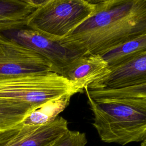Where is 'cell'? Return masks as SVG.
Listing matches in <instances>:
<instances>
[{
  "label": "cell",
  "instance_id": "cell-1",
  "mask_svg": "<svg viewBox=\"0 0 146 146\" xmlns=\"http://www.w3.org/2000/svg\"><path fill=\"white\" fill-rule=\"evenodd\" d=\"M95 2L92 15L60 40L100 55L146 33V0Z\"/></svg>",
  "mask_w": 146,
  "mask_h": 146
},
{
  "label": "cell",
  "instance_id": "cell-2",
  "mask_svg": "<svg viewBox=\"0 0 146 146\" xmlns=\"http://www.w3.org/2000/svg\"><path fill=\"white\" fill-rule=\"evenodd\" d=\"M93 115L92 125L100 140L125 145L146 137V99H93L84 90Z\"/></svg>",
  "mask_w": 146,
  "mask_h": 146
},
{
  "label": "cell",
  "instance_id": "cell-3",
  "mask_svg": "<svg viewBox=\"0 0 146 146\" xmlns=\"http://www.w3.org/2000/svg\"><path fill=\"white\" fill-rule=\"evenodd\" d=\"M95 1L43 0L26 19L27 26L52 40H60L89 18Z\"/></svg>",
  "mask_w": 146,
  "mask_h": 146
},
{
  "label": "cell",
  "instance_id": "cell-4",
  "mask_svg": "<svg viewBox=\"0 0 146 146\" xmlns=\"http://www.w3.org/2000/svg\"><path fill=\"white\" fill-rule=\"evenodd\" d=\"M81 85L50 72L0 80V98L29 104L37 108L43 104L84 90Z\"/></svg>",
  "mask_w": 146,
  "mask_h": 146
},
{
  "label": "cell",
  "instance_id": "cell-5",
  "mask_svg": "<svg viewBox=\"0 0 146 146\" xmlns=\"http://www.w3.org/2000/svg\"><path fill=\"white\" fill-rule=\"evenodd\" d=\"M0 35L43 56L52 72L62 75L74 60L86 54L85 50L61 40H52L26 25L25 19L0 23Z\"/></svg>",
  "mask_w": 146,
  "mask_h": 146
},
{
  "label": "cell",
  "instance_id": "cell-6",
  "mask_svg": "<svg viewBox=\"0 0 146 146\" xmlns=\"http://www.w3.org/2000/svg\"><path fill=\"white\" fill-rule=\"evenodd\" d=\"M52 72L42 55L0 35V80Z\"/></svg>",
  "mask_w": 146,
  "mask_h": 146
},
{
  "label": "cell",
  "instance_id": "cell-7",
  "mask_svg": "<svg viewBox=\"0 0 146 146\" xmlns=\"http://www.w3.org/2000/svg\"><path fill=\"white\" fill-rule=\"evenodd\" d=\"M68 129L67 120L59 116L42 125L21 123L0 133V146H48Z\"/></svg>",
  "mask_w": 146,
  "mask_h": 146
},
{
  "label": "cell",
  "instance_id": "cell-8",
  "mask_svg": "<svg viewBox=\"0 0 146 146\" xmlns=\"http://www.w3.org/2000/svg\"><path fill=\"white\" fill-rule=\"evenodd\" d=\"M146 83V53L111 68L110 73L88 86V89L121 88Z\"/></svg>",
  "mask_w": 146,
  "mask_h": 146
},
{
  "label": "cell",
  "instance_id": "cell-9",
  "mask_svg": "<svg viewBox=\"0 0 146 146\" xmlns=\"http://www.w3.org/2000/svg\"><path fill=\"white\" fill-rule=\"evenodd\" d=\"M110 72L108 63L101 55L86 54L71 63L61 75L84 88L100 80Z\"/></svg>",
  "mask_w": 146,
  "mask_h": 146
},
{
  "label": "cell",
  "instance_id": "cell-10",
  "mask_svg": "<svg viewBox=\"0 0 146 146\" xmlns=\"http://www.w3.org/2000/svg\"><path fill=\"white\" fill-rule=\"evenodd\" d=\"M146 53V33L100 54L110 68L125 63Z\"/></svg>",
  "mask_w": 146,
  "mask_h": 146
},
{
  "label": "cell",
  "instance_id": "cell-11",
  "mask_svg": "<svg viewBox=\"0 0 146 146\" xmlns=\"http://www.w3.org/2000/svg\"><path fill=\"white\" fill-rule=\"evenodd\" d=\"M35 109L29 104L0 98V133L22 123Z\"/></svg>",
  "mask_w": 146,
  "mask_h": 146
},
{
  "label": "cell",
  "instance_id": "cell-12",
  "mask_svg": "<svg viewBox=\"0 0 146 146\" xmlns=\"http://www.w3.org/2000/svg\"><path fill=\"white\" fill-rule=\"evenodd\" d=\"M71 96L66 95L48 102L32 111L22 122L25 125H42L52 121L69 104Z\"/></svg>",
  "mask_w": 146,
  "mask_h": 146
},
{
  "label": "cell",
  "instance_id": "cell-13",
  "mask_svg": "<svg viewBox=\"0 0 146 146\" xmlns=\"http://www.w3.org/2000/svg\"><path fill=\"white\" fill-rule=\"evenodd\" d=\"M37 7L34 0H0V23L25 20Z\"/></svg>",
  "mask_w": 146,
  "mask_h": 146
},
{
  "label": "cell",
  "instance_id": "cell-14",
  "mask_svg": "<svg viewBox=\"0 0 146 146\" xmlns=\"http://www.w3.org/2000/svg\"><path fill=\"white\" fill-rule=\"evenodd\" d=\"M107 96L111 98H136L146 99V83L121 88L108 89Z\"/></svg>",
  "mask_w": 146,
  "mask_h": 146
},
{
  "label": "cell",
  "instance_id": "cell-15",
  "mask_svg": "<svg viewBox=\"0 0 146 146\" xmlns=\"http://www.w3.org/2000/svg\"><path fill=\"white\" fill-rule=\"evenodd\" d=\"M87 143L84 132L68 129L48 146H86Z\"/></svg>",
  "mask_w": 146,
  "mask_h": 146
},
{
  "label": "cell",
  "instance_id": "cell-16",
  "mask_svg": "<svg viewBox=\"0 0 146 146\" xmlns=\"http://www.w3.org/2000/svg\"><path fill=\"white\" fill-rule=\"evenodd\" d=\"M140 146H146V137H145V138L143 140V141L141 142Z\"/></svg>",
  "mask_w": 146,
  "mask_h": 146
}]
</instances>
